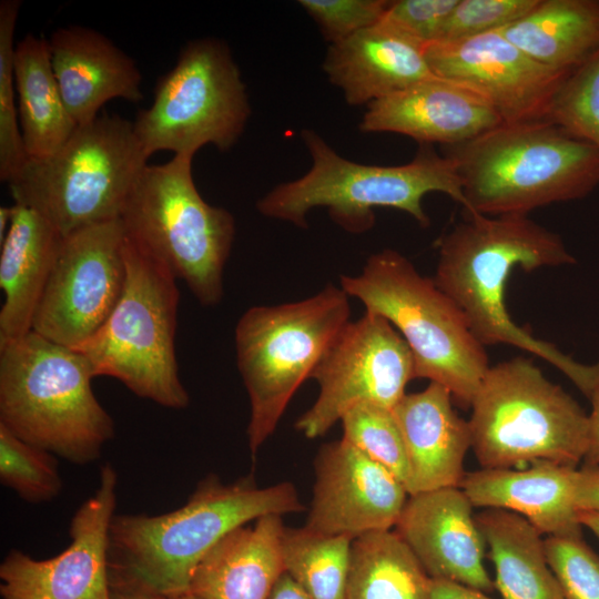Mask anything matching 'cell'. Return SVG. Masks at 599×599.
<instances>
[{
	"label": "cell",
	"instance_id": "obj_34",
	"mask_svg": "<svg viewBox=\"0 0 599 599\" xmlns=\"http://www.w3.org/2000/svg\"><path fill=\"white\" fill-rule=\"evenodd\" d=\"M547 120L599 150V51L564 81Z\"/></svg>",
	"mask_w": 599,
	"mask_h": 599
},
{
	"label": "cell",
	"instance_id": "obj_31",
	"mask_svg": "<svg viewBox=\"0 0 599 599\" xmlns=\"http://www.w3.org/2000/svg\"><path fill=\"white\" fill-rule=\"evenodd\" d=\"M0 481L30 504L57 498L63 488L57 456L0 425Z\"/></svg>",
	"mask_w": 599,
	"mask_h": 599
},
{
	"label": "cell",
	"instance_id": "obj_26",
	"mask_svg": "<svg viewBox=\"0 0 599 599\" xmlns=\"http://www.w3.org/2000/svg\"><path fill=\"white\" fill-rule=\"evenodd\" d=\"M501 31L538 63L570 74L599 51V0H538Z\"/></svg>",
	"mask_w": 599,
	"mask_h": 599
},
{
	"label": "cell",
	"instance_id": "obj_20",
	"mask_svg": "<svg viewBox=\"0 0 599 599\" xmlns=\"http://www.w3.org/2000/svg\"><path fill=\"white\" fill-rule=\"evenodd\" d=\"M48 42L61 95L78 125L94 120L112 99H143L139 68L102 33L70 26L57 29Z\"/></svg>",
	"mask_w": 599,
	"mask_h": 599
},
{
	"label": "cell",
	"instance_id": "obj_17",
	"mask_svg": "<svg viewBox=\"0 0 599 599\" xmlns=\"http://www.w3.org/2000/svg\"><path fill=\"white\" fill-rule=\"evenodd\" d=\"M409 495L385 467L341 438L321 447L306 526L348 536L390 530Z\"/></svg>",
	"mask_w": 599,
	"mask_h": 599
},
{
	"label": "cell",
	"instance_id": "obj_14",
	"mask_svg": "<svg viewBox=\"0 0 599 599\" xmlns=\"http://www.w3.org/2000/svg\"><path fill=\"white\" fill-rule=\"evenodd\" d=\"M121 219L62 236L38 304L32 331L77 348L106 321L126 280Z\"/></svg>",
	"mask_w": 599,
	"mask_h": 599
},
{
	"label": "cell",
	"instance_id": "obj_13",
	"mask_svg": "<svg viewBox=\"0 0 599 599\" xmlns=\"http://www.w3.org/2000/svg\"><path fill=\"white\" fill-rule=\"evenodd\" d=\"M311 378L318 384L319 393L295 422V428L314 439L324 436L356 405L374 404L393 410L414 379V358L386 318L365 312L343 327Z\"/></svg>",
	"mask_w": 599,
	"mask_h": 599
},
{
	"label": "cell",
	"instance_id": "obj_1",
	"mask_svg": "<svg viewBox=\"0 0 599 599\" xmlns=\"http://www.w3.org/2000/svg\"><path fill=\"white\" fill-rule=\"evenodd\" d=\"M466 214L437 241L435 283L460 308L485 347L505 344L529 352L559 369L589 398L599 383V361L582 364L535 337L512 321L506 305V286L515 267L530 272L576 264L561 236L528 215Z\"/></svg>",
	"mask_w": 599,
	"mask_h": 599
},
{
	"label": "cell",
	"instance_id": "obj_23",
	"mask_svg": "<svg viewBox=\"0 0 599 599\" xmlns=\"http://www.w3.org/2000/svg\"><path fill=\"white\" fill-rule=\"evenodd\" d=\"M577 468L537 460L527 468H481L466 473L460 488L474 507L525 517L540 534L581 535L575 501Z\"/></svg>",
	"mask_w": 599,
	"mask_h": 599
},
{
	"label": "cell",
	"instance_id": "obj_29",
	"mask_svg": "<svg viewBox=\"0 0 599 599\" xmlns=\"http://www.w3.org/2000/svg\"><path fill=\"white\" fill-rule=\"evenodd\" d=\"M430 577L395 530L353 540L345 599H428Z\"/></svg>",
	"mask_w": 599,
	"mask_h": 599
},
{
	"label": "cell",
	"instance_id": "obj_11",
	"mask_svg": "<svg viewBox=\"0 0 599 599\" xmlns=\"http://www.w3.org/2000/svg\"><path fill=\"white\" fill-rule=\"evenodd\" d=\"M193 158L142 170L120 216L125 234L184 281L203 306L223 297V272L235 237V219L204 201L192 174Z\"/></svg>",
	"mask_w": 599,
	"mask_h": 599
},
{
	"label": "cell",
	"instance_id": "obj_33",
	"mask_svg": "<svg viewBox=\"0 0 599 599\" xmlns=\"http://www.w3.org/2000/svg\"><path fill=\"white\" fill-rule=\"evenodd\" d=\"M21 2H0V180L10 183L28 155L23 145L14 104V29Z\"/></svg>",
	"mask_w": 599,
	"mask_h": 599
},
{
	"label": "cell",
	"instance_id": "obj_2",
	"mask_svg": "<svg viewBox=\"0 0 599 599\" xmlns=\"http://www.w3.org/2000/svg\"><path fill=\"white\" fill-rule=\"evenodd\" d=\"M305 509L290 481L260 487L252 477L199 481L187 501L161 515H114L109 531L112 590L175 597L190 592L193 572L229 532L266 515Z\"/></svg>",
	"mask_w": 599,
	"mask_h": 599
},
{
	"label": "cell",
	"instance_id": "obj_5",
	"mask_svg": "<svg viewBox=\"0 0 599 599\" xmlns=\"http://www.w3.org/2000/svg\"><path fill=\"white\" fill-rule=\"evenodd\" d=\"M301 136L311 169L257 201V211L266 217L306 229L308 212L323 206L339 227L361 234L374 226L377 206L403 211L427 227L423 199L428 193H444L466 207L455 165L427 144L408 163L376 165L343 158L314 130L304 129Z\"/></svg>",
	"mask_w": 599,
	"mask_h": 599
},
{
	"label": "cell",
	"instance_id": "obj_12",
	"mask_svg": "<svg viewBox=\"0 0 599 599\" xmlns=\"http://www.w3.org/2000/svg\"><path fill=\"white\" fill-rule=\"evenodd\" d=\"M251 104L227 44L203 38L187 42L162 75L152 104L133 121L148 158L158 151L194 158L206 144L226 152L242 136Z\"/></svg>",
	"mask_w": 599,
	"mask_h": 599
},
{
	"label": "cell",
	"instance_id": "obj_43",
	"mask_svg": "<svg viewBox=\"0 0 599 599\" xmlns=\"http://www.w3.org/2000/svg\"><path fill=\"white\" fill-rule=\"evenodd\" d=\"M112 599H200V598L191 592L181 595V596H175V597H164V596H152V595H143V593H136V592L112 590Z\"/></svg>",
	"mask_w": 599,
	"mask_h": 599
},
{
	"label": "cell",
	"instance_id": "obj_40",
	"mask_svg": "<svg viewBox=\"0 0 599 599\" xmlns=\"http://www.w3.org/2000/svg\"><path fill=\"white\" fill-rule=\"evenodd\" d=\"M428 599H493L486 592L464 583L444 579L432 578Z\"/></svg>",
	"mask_w": 599,
	"mask_h": 599
},
{
	"label": "cell",
	"instance_id": "obj_6",
	"mask_svg": "<svg viewBox=\"0 0 599 599\" xmlns=\"http://www.w3.org/2000/svg\"><path fill=\"white\" fill-rule=\"evenodd\" d=\"M339 278L349 297L386 318L405 339L414 358V379L440 384L453 399L470 407L490 367L488 355L434 278L423 276L392 248L372 254L361 274Z\"/></svg>",
	"mask_w": 599,
	"mask_h": 599
},
{
	"label": "cell",
	"instance_id": "obj_30",
	"mask_svg": "<svg viewBox=\"0 0 599 599\" xmlns=\"http://www.w3.org/2000/svg\"><path fill=\"white\" fill-rule=\"evenodd\" d=\"M353 538L284 526V571L309 599H345Z\"/></svg>",
	"mask_w": 599,
	"mask_h": 599
},
{
	"label": "cell",
	"instance_id": "obj_44",
	"mask_svg": "<svg viewBox=\"0 0 599 599\" xmlns=\"http://www.w3.org/2000/svg\"><path fill=\"white\" fill-rule=\"evenodd\" d=\"M578 514L581 526H586L599 539V514L586 510H579Z\"/></svg>",
	"mask_w": 599,
	"mask_h": 599
},
{
	"label": "cell",
	"instance_id": "obj_19",
	"mask_svg": "<svg viewBox=\"0 0 599 599\" xmlns=\"http://www.w3.org/2000/svg\"><path fill=\"white\" fill-rule=\"evenodd\" d=\"M366 108L361 132L397 133L427 145L460 144L504 123L484 97L437 75Z\"/></svg>",
	"mask_w": 599,
	"mask_h": 599
},
{
	"label": "cell",
	"instance_id": "obj_27",
	"mask_svg": "<svg viewBox=\"0 0 599 599\" xmlns=\"http://www.w3.org/2000/svg\"><path fill=\"white\" fill-rule=\"evenodd\" d=\"M18 116L28 158H45L59 150L78 124L61 95L44 38L27 34L14 47Z\"/></svg>",
	"mask_w": 599,
	"mask_h": 599
},
{
	"label": "cell",
	"instance_id": "obj_36",
	"mask_svg": "<svg viewBox=\"0 0 599 599\" xmlns=\"http://www.w3.org/2000/svg\"><path fill=\"white\" fill-rule=\"evenodd\" d=\"M537 2L538 0H458L437 42L463 40L505 28L527 14Z\"/></svg>",
	"mask_w": 599,
	"mask_h": 599
},
{
	"label": "cell",
	"instance_id": "obj_9",
	"mask_svg": "<svg viewBox=\"0 0 599 599\" xmlns=\"http://www.w3.org/2000/svg\"><path fill=\"white\" fill-rule=\"evenodd\" d=\"M349 295L326 285L302 301L253 306L235 326L236 365L251 414L246 434L255 455L275 432L292 397L349 322Z\"/></svg>",
	"mask_w": 599,
	"mask_h": 599
},
{
	"label": "cell",
	"instance_id": "obj_25",
	"mask_svg": "<svg viewBox=\"0 0 599 599\" xmlns=\"http://www.w3.org/2000/svg\"><path fill=\"white\" fill-rule=\"evenodd\" d=\"M9 231L0 243V344L32 331L33 317L62 235L38 212L14 203Z\"/></svg>",
	"mask_w": 599,
	"mask_h": 599
},
{
	"label": "cell",
	"instance_id": "obj_35",
	"mask_svg": "<svg viewBox=\"0 0 599 599\" xmlns=\"http://www.w3.org/2000/svg\"><path fill=\"white\" fill-rule=\"evenodd\" d=\"M548 564L565 599H599V556L582 535L544 539Z\"/></svg>",
	"mask_w": 599,
	"mask_h": 599
},
{
	"label": "cell",
	"instance_id": "obj_18",
	"mask_svg": "<svg viewBox=\"0 0 599 599\" xmlns=\"http://www.w3.org/2000/svg\"><path fill=\"white\" fill-rule=\"evenodd\" d=\"M460 487L408 497L394 527L430 578L454 580L484 592L495 589L486 570L485 540Z\"/></svg>",
	"mask_w": 599,
	"mask_h": 599
},
{
	"label": "cell",
	"instance_id": "obj_7",
	"mask_svg": "<svg viewBox=\"0 0 599 599\" xmlns=\"http://www.w3.org/2000/svg\"><path fill=\"white\" fill-rule=\"evenodd\" d=\"M471 448L481 468L548 460L577 468L589 440V414L532 359L490 366L471 404Z\"/></svg>",
	"mask_w": 599,
	"mask_h": 599
},
{
	"label": "cell",
	"instance_id": "obj_24",
	"mask_svg": "<svg viewBox=\"0 0 599 599\" xmlns=\"http://www.w3.org/2000/svg\"><path fill=\"white\" fill-rule=\"evenodd\" d=\"M283 528L282 516L266 515L225 535L195 568L190 592L200 599H268L284 573Z\"/></svg>",
	"mask_w": 599,
	"mask_h": 599
},
{
	"label": "cell",
	"instance_id": "obj_39",
	"mask_svg": "<svg viewBox=\"0 0 599 599\" xmlns=\"http://www.w3.org/2000/svg\"><path fill=\"white\" fill-rule=\"evenodd\" d=\"M575 501L578 510L599 514V466L583 465L575 477Z\"/></svg>",
	"mask_w": 599,
	"mask_h": 599
},
{
	"label": "cell",
	"instance_id": "obj_41",
	"mask_svg": "<svg viewBox=\"0 0 599 599\" xmlns=\"http://www.w3.org/2000/svg\"><path fill=\"white\" fill-rule=\"evenodd\" d=\"M591 403L589 413V440L583 461L586 465L599 466V383L588 398Z\"/></svg>",
	"mask_w": 599,
	"mask_h": 599
},
{
	"label": "cell",
	"instance_id": "obj_38",
	"mask_svg": "<svg viewBox=\"0 0 599 599\" xmlns=\"http://www.w3.org/2000/svg\"><path fill=\"white\" fill-rule=\"evenodd\" d=\"M457 2L458 0L389 1L380 21L426 47L439 40Z\"/></svg>",
	"mask_w": 599,
	"mask_h": 599
},
{
	"label": "cell",
	"instance_id": "obj_3",
	"mask_svg": "<svg viewBox=\"0 0 599 599\" xmlns=\"http://www.w3.org/2000/svg\"><path fill=\"white\" fill-rule=\"evenodd\" d=\"M466 213L528 215L583 199L599 186V150L548 120L502 123L447 146Z\"/></svg>",
	"mask_w": 599,
	"mask_h": 599
},
{
	"label": "cell",
	"instance_id": "obj_15",
	"mask_svg": "<svg viewBox=\"0 0 599 599\" xmlns=\"http://www.w3.org/2000/svg\"><path fill=\"white\" fill-rule=\"evenodd\" d=\"M116 486L118 474L106 463L95 491L74 512L70 545L59 555L37 560L11 549L0 565L2 599H112L108 555Z\"/></svg>",
	"mask_w": 599,
	"mask_h": 599
},
{
	"label": "cell",
	"instance_id": "obj_32",
	"mask_svg": "<svg viewBox=\"0 0 599 599\" xmlns=\"http://www.w3.org/2000/svg\"><path fill=\"white\" fill-rule=\"evenodd\" d=\"M339 422L342 438L389 470L406 488L408 463L393 410L359 404L349 408Z\"/></svg>",
	"mask_w": 599,
	"mask_h": 599
},
{
	"label": "cell",
	"instance_id": "obj_45",
	"mask_svg": "<svg viewBox=\"0 0 599 599\" xmlns=\"http://www.w3.org/2000/svg\"><path fill=\"white\" fill-rule=\"evenodd\" d=\"M14 213V205L0 207V243L4 240Z\"/></svg>",
	"mask_w": 599,
	"mask_h": 599
},
{
	"label": "cell",
	"instance_id": "obj_42",
	"mask_svg": "<svg viewBox=\"0 0 599 599\" xmlns=\"http://www.w3.org/2000/svg\"><path fill=\"white\" fill-rule=\"evenodd\" d=\"M268 599H309L298 585L284 571Z\"/></svg>",
	"mask_w": 599,
	"mask_h": 599
},
{
	"label": "cell",
	"instance_id": "obj_37",
	"mask_svg": "<svg viewBox=\"0 0 599 599\" xmlns=\"http://www.w3.org/2000/svg\"><path fill=\"white\" fill-rule=\"evenodd\" d=\"M298 4L315 21L329 44L341 42L378 23L388 0H300Z\"/></svg>",
	"mask_w": 599,
	"mask_h": 599
},
{
	"label": "cell",
	"instance_id": "obj_16",
	"mask_svg": "<svg viewBox=\"0 0 599 599\" xmlns=\"http://www.w3.org/2000/svg\"><path fill=\"white\" fill-rule=\"evenodd\" d=\"M433 73L484 97L504 123L547 120L569 73L551 70L511 43L501 29L425 47Z\"/></svg>",
	"mask_w": 599,
	"mask_h": 599
},
{
	"label": "cell",
	"instance_id": "obj_28",
	"mask_svg": "<svg viewBox=\"0 0 599 599\" xmlns=\"http://www.w3.org/2000/svg\"><path fill=\"white\" fill-rule=\"evenodd\" d=\"M502 599H565L541 534L522 516L486 508L475 516Z\"/></svg>",
	"mask_w": 599,
	"mask_h": 599
},
{
	"label": "cell",
	"instance_id": "obj_21",
	"mask_svg": "<svg viewBox=\"0 0 599 599\" xmlns=\"http://www.w3.org/2000/svg\"><path fill=\"white\" fill-rule=\"evenodd\" d=\"M393 413L408 463V495L459 487L471 435L468 422L453 407L450 392L429 382L425 389L406 394Z\"/></svg>",
	"mask_w": 599,
	"mask_h": 599
},
{
	"label": "cell",
	"instance_id": "obj_4",
	"mask_svg": "<svg viewBox=\"0 0 599 599\" xmlns=\"http://www.w3.org/2000/svg\"><path fill=\"white\" fill-rule=\"evenodd\" d=\"M78 351L31 331L0 344V425L77 465L97 461L115 434Z\"/></svg>",
	"mask_w": 599,
	"mask_h": 599
},
{
	"label": "cell",
	"instance_id": "obj_22",
	"mask_svg": "<svg viewBox=\"0 0 599 599\" xmlns=\"http://www.w3.org/2000/svg\"><path fill=\"white\" fill-rule=\"evenodd\" d=\"M322 68L353 106H367L436 77L427 63L425 45L382 21L329 44Z\"/></svg>",
	"mask_w": 599,
	"mask_h": 599
},
{
	"label": "cell",
	"instance_id": "obj_8",
	"mask_svg": "<svg viewBox=\"0 0 599 599\" xmlns=\"http://www.w3.org/2000/svg\"><path fill=\"white\" fill-rule=\"evenodd\" d=\"M148 159L133 122L98 115L78 125L51 155L28 158L9 186L14 203L34 210L65 236L120 219Z\"/></svg>",
	"mask_w": 599,
	"mask_h": 599
},
{
	"label": "cell",
	"instance_id": "obj_10",
	"mask_svg": "<svg viewBox=\"0 0 599 599\" xmlns=\"http://www.w3.org/2000/svg\"><path fill=\"white\" fill-rule=\"evenodd\" d=\"M126 280L103 325L77 348L94 377L120 380L138 397L183 409L190 396L175 356L179 306L176 278L125 234Z\"/></svg>",
	"mask_w": 599,
	"mask_h": 599
}]
</instances>
